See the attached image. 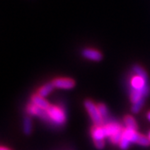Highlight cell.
Here are the masks:
<instances>
[{"label": "cell", "instance_id": "cell-1", "mask_svg": "<svg viewBox=\"0 0 150 150\" xmlns=\"http://www.w3.org/2000/svg\"><path fill=\"white\" fill-rule=\"evenodd\" d=\"M84 107L95 126H101L103 123V118L98 111V105H95L91 100H86L84 102Z\"/></svg>", "mask_w": 150, "mask_h": 150}, {"label": "cell", "instance_id": "cell-2", "mask_svg": "<svg viewBox=\"0 0 150 150\" xmlns=\"http://www.w3.org/2000/svg\"><path fill=\"white\" fill-rule=\"evenodd\" d=\"M47 111H48V115L50 117V119L54 123L58 125H62L65 123L66 116H65L64 112L60 108L50 105V107L47 109Z\"/></svg>", "mask_w": 150, "mask_h": 150}, {"label": "cell", "instance_id": "cell-3", "mask_svg": "<svg viewBox=\"0 0 150 150\" xmlns=\"http://www.w3.org/2000/svg\"><path fill=\"white\" fill-rule=\"evenodd\" d=\"M28 112L30 114V115H34V116H37L38 118H42L45 121H49L51 120L50 117L48 115V112L47 111V109H43L42 108L37 107L35 105H33V103L29 104L27 108Z\"/></svg>", "mask_w": 150, "mask_h": 150}, {"label": "cell", "instance_id": "cell-4", "mask_svg": "<svg viewBox=\"0 0 150 150\" xmlns=\"http://www.w3.org/2000/svg\"><path fill=\"white\" fill-rule=\"evenodd\" d=\"M52 83L55 88L62 89H71L75 86L74 80L68 78H59L54 79Z\"/></svg>", "mask_w": 150, "mask_h": 150}, {"label": "cell", "instance_id": "cell-5", "mask_svg": "<svg viewBox=\"0 0 150 150\" xmlns=\"http://www.w3.org/2000/svg\"><path fill=\"white\" fill-rule=\"evenodd\" d=\"M82 55L85 59H90L93 61H100L102 59V54L98 50L93 48H85L82 51Z\"/></svg>", "mask_w": 150, "mask_h": 150}, {"label": "cell", "instance_id": "cell-6", "mask_svg": "<svg viewBox=\"0 0 150 150\" xmlns=\"http://www.w3.org/2000/svg\"><path fill=\"white\" fill-rule=\"evenodd\" d=\"M103 130H104V133H105V135L106 137H111L113 134H117L118 132H120L122 131V127L117 123H108L107 125L103 126Z\"/></svg>", "mask_w": 150, "mask_h": 150}, {"label": "cell", "instance_id": "cell-7", "mask_svg": "<svg viewBox=\"0 0 150 150\" xmlns=\"http://www.w3.org/2000/svg\"><path fill=\"white\" fill-rule=\"evenodd\" d=\"M140 134H138L135 130L133 129H123V138L128 139L130 143H134V144H137L138 139L139 138Z\"/></svg>", "mask_w": 150, "mask_h": 150}, {"label": "cell", "instance_id": "cell-8", "mask_svg": "<svg viewBox=\"0 0 150 150\" xmlns=\"http://www.w3.org/2000/svg\"><path fill=\"white\" fill-rule=\"evenodd\" d=\"M31 103L33 105H35L37 107L42 108L43 109H48V108L50 107V105L47 102V100H45L44 98L39 96L38 94L33 95L32 98H31Z\"/></svg>", "mask_w": 150, "mask_h": 150}, {"label": "cell", "instance_id": "cell-9", "mask_svg": "<svg viewBox=\"0 0 150 150\" xmlns=\"http://www.w3.org/2000/svg\"><path fill=\"white\" fill-rule=\"evenodd\" d=\"M131 84H132V88L142 90V92H143L144 88L147 86V82L143 78H141L139 76L136 75V76H134V78H132Z\"/></svg>", "mask_w": 150, "mask_h": 150}, {"label": "cell", "instance_id": "cell-10", "mask_svg": "<svg viewBox=\"0 0 150 150\" xmlns=\"http://www.w3.org/2000/svg\"><path fill=\"white\" fill-rule=\"evenodd\" d=\"M92 137L93 139V141H100L103 140V139L106 137L103 128L101 126H95L92 129Z\"/></svg>", "mask_w": 150, "mask_h": 150}, {"label": "cell", "instance_id": "cell-11", "mask_svg": "<svg viewBox=\"0 0 150 150\" xmlns=\"http://www.w3.org/2000/svg\"><path fill=\"white\" fill-rule=\"evenodd\" d=\"M55 88L53 83H45L44 85L42 86L38 91V94L39 96L43 97V98H45L47 97L51 93V92L54 90V88Z\"/></svg>", "mask_w": 150, "mask_h": 150}, {"label": "cell", "instance_id": "cell-12", "mask_svg": "<svg viewBox=\"0 0 150 150\" xmlns=\"http://www.w3.org/2000/svg\"><path fill=\"white\" fill-rule=\"evenodd\" d=\"M144 98V93L142 90H139V89H135V88H132L131 93H130V99L131 102L134 103L138 102L141 98Z\"/></svg>", "mask_w": 150, "mask_h": 150}, {"label": "cell", "instance_id": "cell-13", "mask_svg": "<svg viewBox=\"0 0 150 150\" xmlns=\"http://www.w3.org/2000/svg\"><path fill=\"white\" fill-rule=\"evenodd\" d=\"M124 123L126 124L127 129H133V130H135V131L138 129V125H137L135 119L130 115H127V116L124 117Z\"/></svg>", "mask_w": 150, "mask_h": 150}, {"label": "cell", "instance_id": "cell-14", "mask_svg": "<svg viewBox=\"0 0 150 150\" xmlns=\"http://www.w3.org/2000/svg\"><path fill=\"white\" fill-rule=\"evenodd\" d=\"M23 133L26 135H29L31 134L33 129L32 120L29 117H25L23 119Z\"/></svg>", "mask_w": 150, "mask_h": 150}, {"label": "cell", "instance_id": "cell-15", "mask_svg": "<svg viewBox=\"0 0 150 150\" xmlns=\"http://www.w3.org/2000/svg\"><path fill=\"white\" fill-rule=\"evenodd\" d=\"M133 70H134V73L136 74V75L139 76V77L143 78L144 79H145V80L147 81V79H148L147 73L145 72V70L141 66H139V65H135V66H134Z\"/></svg>", "mask_w": 150, "mask_h": 150}, {"label": "cell", "instance_id": "cell-16", "mask_svg": "<svg viewBox=\"0 0 150 150\" xmlns=\"http://www.w3.org/2000/svg\"><path fill=\"white\" fill-rule=\"evenodd\" d=\"M144 104V98H141L140 100H139L138 102L133 103V106L131 108V111L134 113H138L141 110V108H143Z\"/></svg>", "mask_w": 150, "mask_h": 150}, {"label": "cell", "instance_id": "cell-17", "mask_svg": "<svg viewBox=\"0 0 150 150\" xmlns=\"http://www.w3.org/2000/svg\"><path fill=\"white\" fill-rule=\"evenodd\" d=\"M123 130L120 131V132H118L117 134H113L110 137V141L111 143H112L113 144H119V143L121 142L122 140V138H123Z\"/></svg>", "mask_w": 150, "mask_h": 150}, {"label": "cell", "instance_id": "cell-18", "mask_svg": "<svg viewBox=\"0 0 150 150\" xmlns=\"http://www.w3.org/2000/svg\"><path fill=\"white\" fill-rule=\"evenodd\" d=\"M137 144L141 145V146H144V147H147V146H149L150 141L149 139V138H147V137H145L144 135H141V134H140L139 138V139H138Z\"/></svg>", "mask_w": 150, "mask_h": 150}, {"label": "cell", "instance_id": "cell-19", "mask_svg": "<svg viewBox=\"0 0 150 150\" xmlns=\"http://www.w3.org/2000/svg\"><path fill=\"white\" fill-rule=\"evenodd\" d=\"M98 111L100 112L101 116L103 118H107L108 116V108L107 107L103 104V103H99L98 104Z\"/></svg>", "mask_w": 150, "mask_h": 150}, {"label": "cell", "instance_id": "cell-20", "mask_svg": "<svg viewBox=\"0 0 150 150\" xmlns=\"http://www.w3.org/2000/svg\"><path fill=\"white\" fill-rule=\"evenodd\" d=\"M130 144H131V143L129 142V140L124 139V138H122L121 142L119 143V147H120V149L122 150H127L129 148Z\"/></svg>", "mask_w": 150, "mask_h": 150}, {"label": "cell", "instance_id": "cell-21", "mask_svg": "<svg viewBox=\"0 0 150 150\" xmlns=\"http://www.w3.org/2000/svg\"><path fill=\"white\" fill-rule=\"evenodd\" d=\"M94 145L98 149H103L104 148V141L103 140H100V141H95L94 142Z\"/></svg>", "mask_w": 150, "mask_h": 150}, {"label": "cell", "instance_id": "cell-22", "mask_svg": "<svg viewBox=\"0 0 150 150\" xmlns=\"http://www.w3.org/2000/svg\"><path fill=\"white\" fill-rule=\"evenodd\" d=\"M148 119L149 120V122H150V111L148 112Z\"/></svg>", "mask_w": 150, "mask_h": 150}, {"label": "cell", "instance_id": "cell-23", "mask_svg": "<svg viewBox=\"0 0 150 150\" xmlns=\"http://www.w3.org/2000/svg\"><path fill=\"white\" fill-rule=\"evenodd\" d=\"M0 150H9V149H6V148H4V147H1V149Z\"/></svg>", "mask_w": 150, "mask_h": 150}, {"label": "cell", "instance_id": "cell-24", "mask_svg": "<svg viewBox=\"0 0 150 150\" xmlns=\"http://www.w3.org/2000/svg\"><path fill=\"white\" fill-rule=\"evenodd\" d=\"M149 139L150 141V131H149Z\"/></svg>", "mask_w": 150, "mask_h": 150}]
</instances>
